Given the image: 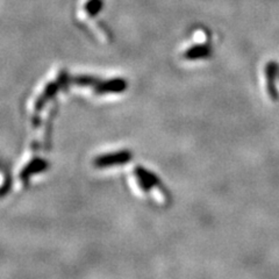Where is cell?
Instances as JSON below:
<instances>
[{
  "instance_id": "obj_1",
  "label": "cell",
  "mask_w": 279,
  "mask_h": 279,
  "mask_svg": "<svg viewBox=\"0 0 279 279\" xmlns=\"http://www.w3.org/2000/svg\"><path fill=\"white\" fill-rule=\"evenodd\" d=\"M131 157L132 154L129 151L115 152V154H109V155H105V156L98 157L95 161V164L99 168H105L115 164H123L131 161Z\"/></svg>"
},
{
  "instance_id": "obj_2",
  "label": "cell",
  "mask_w": 279,
  "mask_h": 279,
  "mask_svg": "<svg viewBox=\"0 0 279 279\" xmlns=\"http://www.w3.org/2000/svg\"><path fill=\"white\" fill-rule=\"evenodd\" d=\"M279 74V67L276 62H269L265 68V77H267V87L270 98L276 102L278 99V92L276 89V79Z\"/></svg>"
},
{
  "instance_id": "obj_3",
  "label": "cell",
  "mask_w": 279,
  "mask_h": 279,
  "mask_svg": "<svg viewBox=\"0 0 279 279\" xmlns=\"http://www.w3.org/2000/svg\"><path fill=\"white\" fill-rule=\"evenodd\" d=\"M127 84L123 79H113L106 83H98L96 85L97 93H107V92H122L126 90Z\"/></svg>"
},
{
  "instance_id": "obj_4",
  "label": "cell",
  "mask_w": 279,
  "mask_h": 279,
  "mask_svg": "<svg viewBox=\"0 0 279 279\" xmlns=\"http://www.w3.org/2000/svg\"><path fill=\"white\" fill-rule=\"evenodd\" d=\"M136 174H138L140 180H141L142 189H143L144 191H149L151 186L161 184L160 179H158L155 174H152L151 173H149V171L144 170V169L141 167L136 168Z\"/></svg>"
},
{
  "instance_id": "obj_5",
  "label": "cell",
  "mask_w": 279,
  "mask_h": 279,
  "mask_svg": "<svg viewBox=\"0 0 279 279\" xmlns=\"http://www.w3.org/2000/svg\"><path fill=\"white\" fill-rule=\"evenodd\" d=\"M47 165H48L47 162L36 158V160L32 161L31 163H29L27 167H26L24 170H22V173L20 174V178L22 180L28 179L31 174H38V173H42V171H44L45 169H47Z\"/></svg>"
},
{
  "instance_id": "obj_6",
  "label": "cell",
  "mask_w": 279,
  "mask_h": 279,
  "mask_svg": "<svg viewBox=\"0 0 279 279\" xmlns=\"http://www.w3.org/2000/svg\"><path fill=\"white\" fill-rule=\"evenodd\" d=\"M209 55H210L209 45L201 44L190 48V49L185 53V58H187V60H199V58L209 57Z\"/></svg>"
},
{
  "instance_id": "obj_7",
  "label": "cell",
  "mask_w": 279,
  "mask_h": 279,
  "mask_svg": "<svg viewBox=\"0 0 279 279\" xmlns=\"http://www.w3.org/2000/svg\"><path fill=\"white\" fill-rule=\"evenodd\" d=\"M58 86H60V83H53V84H50V85L47 87V90H45L44 95L37 100L36 109H41L42 108V106L44 105V103L47 102L48 99H50L51 97H53L55 93H56Z\"/></svg>"
},
{
  "instance_id": "obj_8",
  "label": "cell",
  "mask_w": 279,
  "mask_h": 279,
  "mask_svg": "<svg viewBox=\"0 0 279 279\" xmlns=\"http://www.w3.org/2000/svg\"><path fill=\"white\" fill-rule=\"evenodd\" d=\"M73 82L77 84V85H84V86H89V85H97L98 84V79L95 78V77H77V78L73 79Z\"/></svg>"
}]
</instances>
